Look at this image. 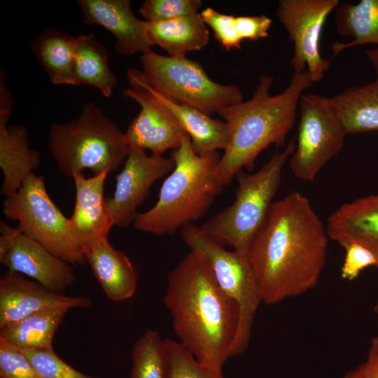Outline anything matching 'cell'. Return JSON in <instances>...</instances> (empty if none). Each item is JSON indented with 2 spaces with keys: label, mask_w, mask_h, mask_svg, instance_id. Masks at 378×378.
<instances>
[{
  "label": "cell",
  "mask_w": 378,
  "mask_h": 378,
  "mask_svg": "<svg viewBox=\"0 0 378 378\" xmlns=\"http://www.w3.org/2000/svg\"><path fill=\"white\" fill-rule=\"evenodd\" d=\"M329 239L304 195L294 190L274 202L248 249L262 302L276 304L314 289L326 265Z\"/></svg>",
  "instance_id": "cell-1"
},
{
  "label": "cell",
  "mask_w": 378,
  "mask_h": 378,
  "mask_svg": "<svg viewBox=\"0 0 378 378\" xmlns=\"http://www.w3.org/2000/svg\"><path fill=\"white\" fill-rule=\"evenodd\" d=\"M163 302L178 342L200 363L222 370L232 357L239 311L201 253L190 250L169 272Z\"/></svg>",
  "instance_id": "cell-2"
},
{
  "label": "cell",
  "mask_w": 378,
  "mask_h": 378,
  "mask_svg": "<svg viewBox=\"0 0 378 378\" xmlns=\"http://www.w3.org/2000/svg\"><path fill=\"white\" fill-rule=\"evenodd\" d=\"M274 78L261 76L252 97L230 106L218 114L228 130V144L218 164L223 186L243 167L250 168L258 155L270 145L281 147L294 126L302 92L314 83L307 71L294 73L288 87L272 96Z\"/></svg>",
  "instance_id": "cell-3"
},
{
  "label": "cell",
  "mask_w": 378,
  "mask_h": 378,
  "mask_svg": "<svg viewBox=\"0 0 378 378\" xmlns=\"http://www.w3.org/2000/svg\"><path fill=\"white\" fill-rule=\"evenodd\" d=\"M169 158L174 168L164 181L156 203L137 214L132 223L136 230L158 236L172 234L201 218L223 190L218 174L221 157L217 151L197 155L186 134Z\"/></svg>",
  "instance_id": "cell-4"
},
{
  "label": "cell",
  "mask_w": 378,
  "mask_h": 378,
  "mask_svg": "<svg viewBox=\"0 0 378 378\" xmlns=\"http://www.w3.org/2000/svg\"><path fill=\"white\" fill-rule=\"evenodd\" d=\"M48 146L59 170L70 178L85 169L93 176L111 174L130 149L123 132L93 102L86 103L76 118L52 124Z\"/></svg>",
  "instance_id": "cell-5"
},
{
  "label": "cell",
  "mask_w": 378,
  "mask_h": 378,
  "mask_svg": "<svg viewBox=\"0 0 378 378\" xmlns=\"http://www.w3.org/2000/svg\"><path fill=\"white\" fill-rule=\"evenodd\" d=\"M290 140L282 152L274 153L256 172H239L233 203L200 227L223 246L248 250L263 225L279 189L284 167L295 150Z\"/></svg>",
  "instance_id": "cell-6"
},
{
  "label": "cell",
  "mask_w": 378,
  "mask_h": 378,
  "mask_svg": "<svg viewBox=\"0 0 378 378\" xmlns=\"http://www.w3.org/2000/svg\"><path fill=\"white\" fill-rule=\"evenodd\" d=\"M180 231L185 244L203 255L220 288L238 306L239 321L232 357L240 355L248 346L255 316L262 303L260 284L248 250L227 251L194 223L185 225Z\"/></svg>",
  "instance_id": "cell-7"
},
{
  "label": "cell",
  "mask_w": 378,
  "mask_h": 378,
  "mask_svg": "<svg viewBox=\"0 0 378 378\" xmlns=\"http://www.w3.org/2000/svg\"><path fill=\"white\" fill-rule=\"evenodd\" d=\"M140 58L145 80L175 103L211 115L243 102L237 85L212 80L200 62L186 56H163L150 50Z\"/></svg>",
  "instance_id": "cell-8"
},
{
  "label": "cell",
  "mask_w": 378,
  "mask_h": 378,
  "mask_svg": "<svg viewBox=\"0 0 378 378\" xmlns=\"http://www.w3.org/2000/svg\"><path fill=\"white\" fill-rule=\"evenodd\" d=\"M2 213L52 254L71 265L85 261L83 246L69 220L50 197L45 178L35 173L13 194L5 197Z\"/></svg>",
  "instance_id": "cell-9"
},
{
  "label": "cell",
  "mask_w": 378,
  "mask_h": 378,
  "mask_svg": "<svg viewBox=\"0 0 378 378\" xmlns=\"http://www.w3.org/2000/svg\"><path fill=\"white\" fill-rule=\"evenodd\" d=\"M295 150L289 167L293 176L314 182L321 169L342 149L347 135L332 98L302 94Z\"/></svg>",
  "instance_id": "cell-10"
},
{
  "label": "cell",
  "mask_w": 378,
  "mask_h": 378,
  "mask_svg": "<svg viewBox=\"0 0 378 378\" xmlns=\"http://www.w3.org/2000/svg\"><path fill=\"white\" fill-rule=\"evenodd\" d=\"M339 0H281L276 15L294 45L290 64L294 73L307 71L313 83L321 80L330 68L320 52L322 29Z\"/></svg>",
  "instance_id": "cell-11"
},
{
  "label": "cell",
  "mask_w": 378,
  "mask_h": 378,
  "mask_svg": "<svg viewBox=\"0 0 378 378\" xmlns=\"http://www.w3.org/2000/svg\"><path fill=\"white\" fill-rule=\"evenodd\" d=\"M0 262L8 271L21 274L57 293L76 280L71 265L60 259L18 227L0 226Z\"/></svg>",
  "instance_id": "cell-12"
},
{
  "label": "cell",
  "mask_w": 378,
  "mask_h": 378,
  "mask_svg": "<svg viewBox=\"0 0 378 378\" xmlns=\"http://www.w3.org/2000/svg\"><path fill=\"white\" fill-rule=\"evenodd\" d=\"M174 168L170 158L148 155L144 150L130 148L124 166L115 177L113 195L106 198L114 225L124 228L132 224L152 186Z\"/></svg>",
  "instance_id": "cell-13"
},
{
  "label": "cell",
  "mask_w": 378,
  "mask_h": 378,
  "mask_svg": "<svg viewBox=\"0 0 378 378\" xmlns=\"http://www.w3.org/2000/svg\"><path fill=\"white\" fill-rule=\"evenodd\" d=\"M129 85L122 94L138 103L141 111L123 132L126 144L129 148L149 150L154 156L178 148L188 134L176 118L144 88L133 82Z\"/></svg>",
  "instance_id": "cell-14"
},
{
  "label": "cell",
  "mask_w": 378,
  "mask_h": 378,
  "mask_svg": "<svg viewBox=\"0 0 378 378\" xmlns=\"http://www.w3.org/2000/svg\"><path fill=\"white\" fill-rule=\"evenodd\" d=\"M91 304L87 297L54 293L21 274L7 271L0 278V329L41 311L83 309Z\"/></svg>",
  "instance_id": "cell-15"
},
{
  "label": "cell",
  "mask_w": 378,
  "mask_h": 378,
  "mask_svg": "<svg viewBox=\"0 0 378 378\" xmlns=\"http://www.w3.org/2000/svg\"><path fill=\"white\" fill-rule=\"evenodd\" d=\"M0 168L3 181L1 194L15 193L23 181L38 167L41 154L29 148L28 131L24 126L8 125L13 102L5 85L4 75L0 76Z\"/></svg>",
  "instance_id": "cell-16"
},
{
  "label": "cell",
  "mask_w": 378,
  "mask_h": 378,
  "mask_svg": "<svg viewBox=\"0 0 378 378\" xmlns=\"http://www.w3.org/2000/svg\"><path fill=\"white\" fill-rule=\"evenodd\" d=\"M86 25H99L115 38L114 48L128 56L151 50L145 31V20L138 19L131 10L130 0H78Z\"/></svg>",
  "instance_id": "cell-17"
},
{
  "label": "cell",
  "mask_w": 378,
  "mask_h": 378,
  "mask_svg": "<svg viewBox=\"0 0 378 378\" xmlns=\"http://www.w3.org/2000/svg\"><path fill=\"white\" fill-rule=\"evenodd\" d=\"M107 176L108 174L103 173L86 178L83 173H78L72 177L76 196L73 213L69 220L82 246L98 239L108 238L114 226L104 197Z\"/></svg>",
  "instance_id": "cell-18"
},
{
  "label": "cell",
  "mask_w": 378,
  "mask_h": 378,
  "mask_svg": "<svg viewBox=\"0 0 378 378\" xmlns=\"http://www.w3.org/2000/svg\"><path fill=\"white\" fill-rule=\"evenodd\" d=\"M326 227L329 239L340 246L357 243L368 248L378 270V194L342 204L330 214Z\"/></svg>",
  "instance_id": "cell-19"
},
{
  "label": "cell",
  "mask_w": 378,
  "mask_h": 378,
  "mask_svg": "<svg viewBox=\"0 0 378 378\" xmlns=\"http://www.w3.org/2000/svg\"><path fill=\"white\" fill-rule=\"evenodd\" d=\"M127 77L128 82L135 83L144 88L174 114L190 136L192 148L197 155L204 156L219 149L225 150L229 135L224 121L214 119L210 115L198 109L167 99L153 88L138 69H129Z\"/></svg>",
  "instance_id": "cell-20"
},
{
  "label": "cell",
  "mask_w": 378,
  "mask_h": 378,
  "mask_svg": "<svg viewBox=\"0 0 378 378\" xmlns=\"http://www.w3.org/2000/svg\"><path fill=\"white\" fill-rule=\"evenodd\" d=\"M85 261L108 299L123 302L136 289L137 276L129 258L116 249L108 238L98 239L83 246Z\"/></svg>",
  "instance_id": "cell-21"
},
{
  "label": "cell",
  "mask_w": 378,
  "mask_h": 378,
  "mask_svg": "<svg viewBox=\"0 0 378 378\" xmlns=\"http://www.w3.org/2000/svg\"><path fill=\"white\" fill-rule=\"evenodd\" d=\"M147 39L158 45L171 57H183L200 50L209 41V32L200 13L158 22L145 21Z\"/></svg>",
  "instance_id": "cell-22"
},
{
  "label": "cell",
  "mask_w": 378,
  "mask_h": 378,
  "mask_svg": "<svg viewBox=\"0 0 378 378\" xmlns=\"http://www.w3.org/2000/svg\"><path fill=\"white\" fill-rule=\"evenodd\" d=\"M77 36L46 27L31 38L30 49L51 83L76 85L75 52Z\"/></svg>",
  "instance_id": "cell-23"
},
{
  "label": "cell",
  "mask_w": 378,
  "mask_h": 378,
  "mask_svg": "<svg viewBox=\"0 0 378 378\" xmlns=\"http://www.w3.org/2000/svg\"><path fill=\"white\" fill-rule=\"evenodd\" d=\"M347 134L378 131V79L332 97Z\"/></svg>",
  "instance_id": "cell-24"
},
{
  "label": "cell",
  "mask_w": 378,
  "mask_h": 378,
  "mask_svg": "<svg viewBox=\"0 0 378 378\" xmlns=\"http://www.w3.org/2000/svg\"><path fill=\"white\" fill-rule=\"evenodd\" d=\"M335 24L340 35L353 40L335 42L331 46L332 57L356 46L378 45V0L340 4L335 9Z\"/></svg>",
  "instance_id": "cell-25"
},
{
  "label": "cell",
  "mask_w": 378,
  "mask_h": 378,
  "mask_svg": "<svg viewBox=\"0 0 378 378\" xmlns=\"http://www.w3.org/2000/svg\"><path fill=\"white\" fill-rule=\"evenodd\" d=\"M69 309H49L0 329V339L22 350H52L53 338Z\"/></svg>",
  "instance_id": "cell-26"
},
{
  "label": "cell",
  "mask_w": 378,
  "mask_h": 378,
  "mask_svg": "<svg viewBox=\"0 0 378 378\" xmlns=\"http://www.w3.org/2000/svg\"><path fill=\"white\" fill-rule=\"evenodd\" d=\"M75 75L76 85L95 88L105 97H110L116 86V77L108 64L107 48L94 34L77 36Z\"/></svg>",
  "instance_id": "cell-27"
},
{
  "label": "cell",
  "mask_w": 378,
  "mask_h": 378,
  "mask_svg": "<svg viewBox=\"0 0 378 378\" xmlns=\"http://www.w3.org/2000/svg\"><path fill=\"white\" fill-rule=\"evenodd\" d=\"M130 378H167L168 358L164 339L147 329L134 342Z\"/></svg>",
  "instance_id": "cell-28"
},
{
  "label": "cell",
  "mask_w": 378,
  "mask_h": 378,
  "mask_svg": "<svg viewBox=\"0 0 378 378\" xmlns=\"http://www.w3.org/2000/svg\"><path fill=\"white\" fill-rule=\"evenodd\" d=\"M167 378H225L222 370L200 363L178 341L164 339Z\"/></svg>",
  "instance_id": "cell-29"
},
{
  "label": "cell",
  "mask_w": 378,
  "mask_h": 378,
  "mask_svg": "<svg viewBox=\"0 0 378 378\" xmlns=\"http://www.w3.org/2000/svg\"><path fill=\"white\" fill-rule=\"evenodd\" d=\"M200 0H146L139 13L148 22L164 21L197 13Z\"/></svg>",
  "instance_id": "cell-30"
},
{
  "label": "cell",
  "mask_w": 378,
  "mask_h": 378,
  "mask_svg": "<svg viewBox=\"0 0 378 378\" xmlns=\"http://www.w3.org/2000/svg\"><path fill=\"white\" fill-rule=\"evenodd\" d=\"M22 351L46 378H95L72 368L61 359L54 349Z\"/></svg>",
  "instance_id": "cell-31"
},
{
  "label": "cell",
  "mask_w": 378,
  "mask_h": 378,
  "mask_svg": "<svg viewBox=\"0 0 378 378\" xmlns=\"http://www.w3.org/2000/svg\"><path fill=\"white\" fill-rule=\"evenodd\" d=\"M0 378H46L23 352L0 339Z\"/></svg>",
  "instance_id": "cell-32"
},
{
  "label": "cell",
  "mask_w": 378,
  "mask_h": 378,
  "mask_svg": "<svg viewBox=\"0 0 378 378\" xmlns=\"http://www.w3.org/2000/svg\"><path fill=\"white\" fill-rule=\"evenodd\" d=\"M206 24L211 28L216 39L226 50L240 49L242 40L240 38L235 24V16L221 13L207 7L200 13Z\"/></svg>",
  "instance_id": "cell-33"
},
{
  "label": "cell",
  "mask_w": 378,
  "mask_h": 378,
  "mask_svg": "<svg viewBox=\"0 0 378 378\" xmlns=\"http://www.w3.org/2000/svg\"><path fill=\"white\" fill-rule=\"evenodd\" d=\"M343 248L345 255L340 270L343 279L354 281L364 270L370 267L376 268L377 258L366 247L357 243H349Z\"/></svg>",
  "instance_id": "cell-34"
},
{
  "label": "cell",
  "mask_w": 378,
  "mask_h": 378,
  "mask_svg": "<svg viewBox=\"0 0 378 378\" xmlns=\"http://www.w3.org/2000/svg\"><path fill=\"white\" fill-rule=\"evenodd\" d=\"M272 19L265 15L235 17V24L240 38L258 41L269 36Z\"/></svg>",
  "instance_id": "cell-35"
},
{
  "label": "cell",
  "mask_w": 378,
  "mask_h": 378,
  "mask_svg": "<svg viewBox=\"0 0 378 378\" xmlns=\"http://www.w3.org/2000/svg\"><path fill=\"white\" fill-rule=\"evenodd\" d=\"M343 378H378V336L371 339L365 360L347 370Z\"/></svg>",
  "instance_id": "cell-36"
},
{
  "label": "cell",
  "mask_w": 378,
  "mask_h": 378,
  "mask_svg": "<svg viewBox=\"0 0 378 378\" xmlns=\"http://www.w3.org/2000/svg\"><path fill=\"white\" fill-rule=\"evenodd\" d=\"M367 57L372 66L376 74V79H378V48L366 50Z\"/></svg>",
  "instance_id": "cell-37"
},
{
  "label": "cell",
  "mask_w": 378,
  "mask_h": 378,
  "mask_svg": "<svg viewBox=\"0 0 378 378\" xmlns=\"http://www.w3.org/2000/svg\"><path fill=\"white\" fill-rule=\"evenodd\" d=\"M373 312L374 313V314L377 316L378 318V302L374 304V306L373 307Z\"/></svg>",
  "instance_id": "cell-38"
}]
</instances>
